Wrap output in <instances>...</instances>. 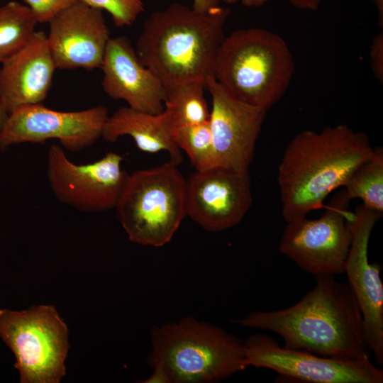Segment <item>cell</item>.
Returning a JSON list of instances; mask_svg holds the SVG:
<instances>
[{
    "label": "cell",
    "instance_id": "6da1fadb",
    "mask_svg": "<svg viewBox=\"0 0 383 383\" xmlns=\"http://www.w3.org/2000/svg\"><path fill=\"white\" fill-rule=\"evenodd\" d=\"M314 277L313 288L294 305L254 311L232 322L275 333L288 348L323 357L370 358L362 313L348 282L333 275Z\"/></svg>",
    "mask_w": 383,
    "mask_h": 383
},
{
    "label": "cell",
    "instance_id": "7a4b0ae2",
    "mask_svg": "<svg viewBox=\"0 0 383 383\" xmlns=\"http://www.w3.org/2000/svg\"><path fill=\"white\" fill-rule=\"evenodd\" d=\"M369 137L345 124L297 134L278 166L282 215L288 223L306 216L372 153Z\"/></svg>",
    "mask_w": 383,
    "mask_h": 383
},
{
    "label": "cell",
    "instance_id": "3957f363",
    "mask_svg": "<svg viewBox=\"0 0 383 383\" xmlns=\"http://www.w3.org/2000/svg\"><path fill=\"white\" fill-rule=\"evenodd\" d=\"M229 13L225 7L199 12L174 2L145 21L135 48L138 57L165 87L187 81L206 85L214 77Z\"/></svg>",
    "mask_w": 383,
    "mask_h": 383
},
{
    "label": "cell",
    "instance_id": "277c9868",
    "mask_svg": "<svg viewBox=\"0 0 383 383\" xmlns=\"http://www.w3.org/2000/svg\"><path fill=\"white\" fill-rule=\"evenodd\" d=\"M294 73L285 40L260 28L232 32L218 49L214 78L230 95L268 111L284 96Z\"/></svg>",
    "mask_w": 383,
    "mask_h": 383
},
{
    "label": "cell",
    "instance_id": "5b68a950",
    "mask_svg": "<svg viewBox=\"0 0 383 383\" xmlns=\"http://www.w3.org/2000/svg\"><path fill=\"white\" fill-rule=\"evenodd\" d=\"M150 338L148 363L162 365L172 383L216 382L248 367L243 341L192 316L155 326Z\"/></svg>",
    "mask_w": 383,
    "mask_h": 383
},
{
    "label": "cell",
    "instance_id": "8992f818",
    "mask_svg": "<svg viewBox=\"0 0 383 383\" xmlns=\"http://www.w3.org/2000/svg\"><path fill=\"white\" fill-rule=\"evenodd\" d=\"M185 191L186 179L170 161L130 174L115 209L129 240L152 247L169 243L187 216Z\"/></svg>",
    "mask_w": 383,
    "mask_h": 383
},
{
    "label": "cell",
    "instance_id": "52a82bcc",
    "mask_svg": "<svg viewBox=\"0 0 383 383\" xmlns=\"http://www.w3.org/2000/svg\"><path fill=\"white\" fill-rule=\"evenodd\" d=\"M0 338L16 357L21 383H58L65 375L68 328L54 306L0 309Z\"/></svg>",
    "mask_w": 383,
    "mask_h": 383
},
{
    "label": "cell",
    "instance_id": "ba28073f",
    "mask_svg": "<svg viewBox=\"0 0 383 383\" xmlns=\"http://www.w3.org/2000/svg\"><path fill=\"white\" fill-rule=\"evenodd\" d=\"M344 191L335 195L318 218L306 216L288 223L279 243V252L302 270L314 276L344 274L351 243L349 220L353 212Z\"/></svg>",
    "mask_w": 383,
    "mask_h": 383
},
{
    "label": "cell",
    "instance_id": "9c48e42d",
    "mask_svg": "<svg viewBox=\"0 0 383 383\" xmlns=\"http://www.w3.org/2000/svg\"><path fill=\"white\" fill-rule=\"evenodd\" d=\"M122 161L121 155L109 152L94 162L76 164L55 144L48 151L46 175L62 203L83 212H103L116 209L128 179Z\"/></svg>",
    "mask_w": 383,
    "mask_h": 383
},
{
    "label": "cell",
    "instance_id": "30bf717a",
    "mask_svg": "<svg viewBox=\"0 0 383 383\" xmlns=\"http://www.w3.org/2000/svg\"><path fill=\"white\" fill-rule=\"evenodd\" d=\"M248 366L276 372L283 379L304 383H382L383 371L370 358L318 355L281 346L273 338L255 333L243 341Z\"/></svg>",
    "mask_w": 383,
    "mask_h": 383
},
{
    "label": "cell",
    "instance_id": "8fae6325",
    "mask_svg": "<svg viewBox=\"0 0 383 383\" xmlns=\"http://www.w3.org/2000/svg\"><path fill=\"white\" fill-rule=\"evenodd\" d=\"M109 116L102 105L74 111L53 110L43 104L20 107L9 113L0 128V151L55 139L65 150L80 152L102 138Z\"/></svg>",
    "mask_w": 383,
    "mask_h": 383
},
{
    "label": "cell",
    "instance_id": "7c38bea8",
    "mask_svg": "<svg viewBox=\"0 0 383 383\" xmlns=\"http://www.w3.org/2000/svg\"><path fill=\"white\" fill-rule=\"evenodd\" d=\"M252 202L249 171L216 166L196 170L186 180V214L207 231L237 226Z\"/></svg>",
    "mask_w": 383,
    "mask_h": 383
},
{
    "label": "cell",
    "instance_id": "4fadbf2b",
    "mask_svg": "<svg viewBox=\"0 0 383 383\" xmlns=\"http://www.w3.org/2000/svg\"><path fill=\"white\" fill-rule=\"evenodd\" d=\"M382 213L363 204L349 220L351 243L344 273L359 305L367 346L379 365L383 364V284L381 266L370 262V237Z\"/></svg>",
    "mask_w": 383,
    "mask_h": 383
},
{
    "label": "cell",
    "instance_id": "5bb4252c",
    "mask_svg": "<svg viewBox=\"0 0 383 383\" xmlns=\"http://www.w3.org/2000/svg\"><path fill=\"white\" fill-rule=\"evenodd\" d=\"M206 88L212 100L209 122L216 166L249 171L267 111L236 99L214 77Z\"/></svg>",
    "mask_w": 383,
    "mask_h": 383
},
{
    "label": "cell",
    "instance_id": "9a60e30c",
    "mask_svg": "<svg viewBox=\"0 0 383 383\" xmlns=\"http://www.w3.org/2000/svg\"><path fill=\"white\" fill-rule=\"evenodd\" d=\"M47 40L57 69L100 68L111 38L101 9L79 1L50 21Z\"/></svg>",
    "mask_w": 383,
    "mask_h": 383
},
{
    "label": "cell",
    "instance_id": "2e32d148",
    "mask_svg": "<svg viewBox=\"0 0 383 383\" xmlns=\"http://www.w3.org/2000/svg\"><path fill=\"white\" fill-rule=\"evenodd\" d=\"M102 89L133 109L157 114L164 110L166 89L139 60L126 36L111 38L101 67Z\"/></svg>",
    "mask_w": 383,
    "mask_h": 383
},
{
    "label": "cell",
    "instance_id": "e0dca14e",
    "mask_svg": "<svg viewBox=\"0 0 383 383\" xmlns=\"http://www.w3.org/2000/svg\"><path fill=\"white\" fill-rule=\"evenodd\" d=\"M1 65L0 103L8 114L43 104L57 70L43 31H35L23 48Z\"/></svg>",
    "mask_w": 383,
    "mask_h": 383
},
{
    "label": "cell",
    "instance_id": "ac0fdd59",
    "mask_svg": "<svg viewBox=\"0 0 383 383\" xmlns=\"http://www.w3.org/2000/svg\"><path fill=\"white\" fill-rule=\"evenodd\" d=\"M176 129L172 117L165 109L153 114L127 106L109 116L102 138L107 142H114L128 135L141 151L149 153L167 151L170 161L177 165L181 163L182 155L175 141Z\"/></svg>",
    "mask_w": 383,
    "mask_h": 383
},
{
    "label": "cell",
    "instance_id": "d6986e66",
    "mask_svg": "<svg viewBox=\"0 0 383 383\" xmlns=\"http://www.w3.org/2000/svg\"><path fill=\"white\" fill-rule=\"evenodd\" d=\"M206 85L200 81H187L165 87L164 109L177 128L209 121L210 111L204 97Z\"/></svg>",
    "mask_w": 383,
    "mask_h": 383
},
{
    "label": "cell",
    "instance_id": "ffe728a7",
    "mask_svg": "<svg viewBox=\"0 0 383 383\" xmlns=\"http://www.w3.org/2000/svg\"><path fill=\"white\" fill-rule=\"evenodd\" d=\"M38 23L26 4L11 1L0 6V64L29 43Z\"/></svg>",
    "mask_w": 383,
    "mask_h": 383
},
{
    "label": "cell",
    "instance_id": "44dd1931",
    "mask_svg": "<svg viewBox=\"0 0 383 383\" xmlns=\"http://www.w3.org/2000/svg\"><path fill=\"white\" fill-rule=\"evenodd\" d=\"M343 187L348 199H360L362 204L383 213V149L374 148L371 155L348 177Z\"/></svg>",
    "mask_w": 383,
    "mask_h": 383
},
{
    "label": "cell",
    "instance_id": "7402d4cb",
    "mask_svg": "<svg viewBox=\"0 0 383 383\" xmlns=\"http://www.w3.org/2000/svg\"><path fill=\"white\" fill-rule=\"evenodd\" d=\"M175 141L184 150L196 170L201 171L216 166L213 138L209 121L204 123L177 127Z\"/></svg>",
    "mask_w": 383,
    "mask_h": 383
},
{
    "label": "cell",
    "instance_id": "603a6c76",
    "mask_svg": "<svg viewBox=\"0 0 383 383\" xmlns=\"http://www.w3.org/2000/svg\"><path fill=\"white\" fill-rule=\"evenodd\" d=\"M107 11L116 27L131 26L144 11L143 0H82Z\"/></svg>",
    "mask_w": 383,
    "mask_h": 383
},
{
    "label": "cell",
    "instance_id": "cb8c5ba5",
    "mask_svg": "<svg viewBox=\"0 0 383 383\" xmlns=\"http://www.w3.org/2000/svg\"><path fill=\"white\" fill-rule=\"evenodd\" d=\"M38 23H49L58 13L82 0H23Z\"/></svg>",
    "mask_w": 383,
    "mask_h": 383
},
{
    "label": "cell",
    "instance_id": "d4e9b609",
    "mask_svg": "<svg viewBox=\"0 0 383 383\" xmlns=\"http://www.w3.org/2000/svg\"><path fill=\"white\" fill-rule=\"evenodd\" d=\"M371 67L374 77L383 82V33L376 35L372 42L370 51Z\"/></svg>",
    "mask_w": 383,
    "mask_h": 383
},
{
    "label": "cell",
    "instance_id": "484cf974",
    "mask_svg": "<svg viewBox=\"0 0 383 383\" xmlns=\"http://www.w3.org/2000/svg\"><path fill=\"white\" fill-rule=\"evenodd\" d=\"M153 371L150 376L144 380L140 381L142 383H172L170 375L165 367L160 364L155 363L151 365Z\"/></svg>",
    "mask_w": 383,
    "mask_h": 383
},
{
    "label": "cell",
    "instance_id": "4316f807",
    "mask_svg": "<svg viewBox=\"0 0 383 383\" xmlns=\"http://www.w3.org/2000/svg\"><path fill=\"white\" fill-rule=\"evenodd\" d=\"M222 0H193L192 8L199 12H207L220 6Z\"/></svg>",
    "mask_w": 383,
    "mask_h": 383
},
{
    "label": "cell",
    "instance_id": "83f0119b",
    "mask_svg": "<svg viewBox=\"0 0 383 383\" xmlns=\"http://www.w3.org/2000/svg\"><path fill=\"white\" fill-rule=\"evenodd\" d=\"M292 6L300 9L317 10L320 0H287Z\"/></svg>",
    "mask_w": 383,
    "mask_h": 383
},
{
    "label": "cell",
    "instance_id": "f1b7e54d",
    "mask_svg": "<svg viewBox=\"0 0 383 383\" xmlns=\"http://www.w3.org/2000/svg\"><path fill=\"white\" fill-rule=\"evenodd\" d=\"M222 1L227 4L240 2L242 4L247 6H259L265 4L263 0H222Z\"/></svg>",
    "mask_w": 383,
    "mask_h": 383
},
{
    "label": "cell",
    "instance_id": "f546056e",
    "mask_svg": "<svg viewBox=\"0 0 383 383\" xmlns=\"http://www.w3.org/2000/svg\"><path fill=\"white\" fill-rule=\"evenodd\" d=\"M376 6L379 15V26L383 25V0H372Z\"/></svg>",
    "mask_w": 383,
    "mask_h": 383
},
{
    "label": "cell",
    "instance_id": "4dcf8cb0",
    "mask_svg": "<svg viewBox=\"0 0 383 383\" xmlns=\"http://www.w3.org/2000/svg\"><path fill=\"white\" fill-rule=\"evenodd\" d=\"M7 112L4 110L2 105L0 103V128L3 126L4 124L7 117H8Z\"/></svg>",
    "mask_w": 383,
    "mask_h": 383
},
{
    "label": "cell",
    "instance_id": "1f68e13d",
    "mask_svg": "<svg viewBox=\"0 0 383 383\" xmlns=\"http://www.w3.org/2000/svg\"><path fill=\"white\" fill-rule=\"evenodd\" d=\"M268 1H270V0H263L264 3H265V2Z\"/></svg>",
    "mask_w": 383,
    "mask_h": 383
}]
</instances>
